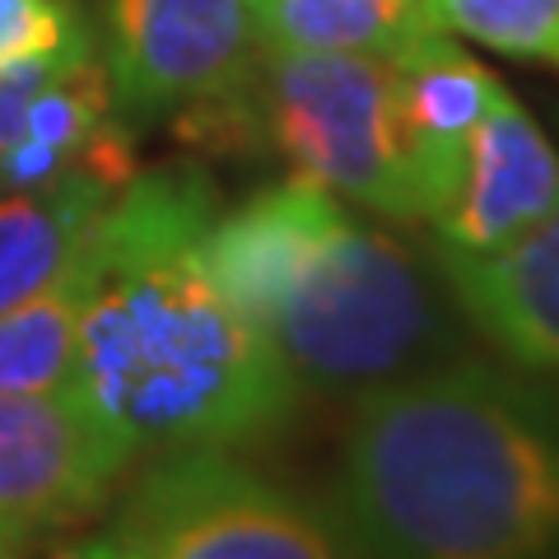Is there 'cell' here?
Masks as SVG:
<instances>
[{
  "instance_id": "cell-9",
  "label": "cell",
  "mask_w": 559,
  "mask_h": 559,
  "mask_svg": "<svg viewBox=\"0 0 559 559\" xmlns=\"http://www.w3.org/2000/svg\"><path fill=\"white\" fill-rule=\"evenodd\" d=\"M471 331L509 364L559 378V201L546 219L489 257L433 252Z\"/></svg>"
},
{
  "instance_id": "cell-14",
  "label": "cell",
  "mask_w": 559,
  "mask_h": 559,
  "mask_svg": "<svg viewBox=\"0 0 559 559\" xmlns=\"http://www.w3.org/2000/svg\"><path fill=\"white\" fill-rule=\"evenodd\" d=\"M429 5L448 33L495 47L503 57H559V0H429Z\"/></svg>"
},
{
  "instance_id": "cell-2",
  "label": "cell",
  "mask_w": 559,
  "mask_h": 559,
  "mask_svg": "<svg viewBox=\"0 0 559 559\" xmlns=\"http://www.w3.org/2000/svg\"><path fill=\"white\" fill-rule=\"evenodd\" d=\"M336 503L364 559H559V392L462 355L364 392Z\"/></svg>"
},
{
  "instance_id": "cell-1",
  "label": "cell",
  "mask_w": 559,
  "mask_h": 559,
  "mask_svg": "<svg viewBox=\"0 0 559 559\" xmlns=\"http://www.w3.org/2000/svg\"><path fill=\"white\" fill-rule=\"evenodd\" d=\"M215 215L210 173L168 164L135 173L90 238L94 289L61 392L131 462L266 443L299 415L304 388L205 271Z\"/></svg>"
},
{
  "instance_id": "cell-5",
  "label": "cell",
  "mask_w": 559,
  "mask_h": 559,
  "mask_svg": "<svg viewBox=\"0 0 559 559\" xmlns=\"http://www.w3.org/2000/svg\"><path fill=\"white\" fill-rule=\"evenodd\" d=\"M57 559H364L345 522L229 448L154 452L103 527Z\"/></svg>"
},
{
  "instance_id": "cell-12",
  "label": "cell",
  "mask_w": 559,
  "mask_h": 559,
  "mask_svg": "<svg viewBox=\"0 0 559 559\" xmlns=\"http://www.w3.org/2000/svg\"><path fill=\"white\" fill-rule=\"evenodd\" d=\"M261 51H345L396 61L448 33L429 0H248Z\"/></svg>"
},
{
  "instance_id": "cell-4",
  "label": "cell",
  "mask_w": 559,
  "mask_h": 559,
  "mask_svg": "<svg viewBox=\"0 0 559 559\" xmlns=\"http://www.w3.org/2000/svg\"><path fill=\"white\" fill-rule=\"evenodd\" d=\"M205 150L275 154L294 178L392 224H419L406 127L396 103V61L345 51H261L234 94L178 117Z\"/></svg>"
},
{
  "instance_id": "cell-15",
  "label": "cell",
  "mask_w": 559,
  "mask_h": 559,
  "mask_svg": "<svg viewBox=\"0 0 559 559\" xmlns=\"http://www.w3.org/2000/svg\"><path fill=\"white\" fill-rule=\"evenodd\" d=\"M90 33L94 14L84 0H0V66L51 57Z\"/></svg>"
},
{
  "instance_id": "cell-13",
  "label": "cell",
  "mask_w": 559,
  "mask_h": 559,
  "mask_svg": "<svg viewBox=\"0 0 559 559\" xmlns=\"http://www.w3.org/2000/svg\"><path fill=\"white\" fill-rule=\"evenodd\" d=\"M90 289H94V257L84 248V257L51 289L0 312V392L66 388Z\"/></svg>"
},
{
  "instance_id": "cell-16",
  "label": "cell",
  "mask_w": 559,
  "mask_h": 559,
  "mask_svg": "<svg viewBox=\"0 0 559 559\" xmlns=\"http://www.w3.org/2000/svg\"><path fill=\"white\" fill-rule=\"evenodd\" d=\"M90 51H98L94 33H90V38H80V43H70L66 51H51V57H33V61L0 66V154L10 150L14 135H20L33 94H38L43 84L57 75V70H66L70 61H80V57H90Z\"/></svg>"
},
{
  "instance_id": "cell-18",
  "label": "cell",
  "mask_w": 559,
  "mask_h": 559,
  "mask_svg": "<svg viewBox=\"0 0 559 559\" xmlns=\"http://www.w3.org/2000/svg\"><path fill=\"white\" fill-rule=\"evenodd\" d=\"M555 66H559V57H555Z\"/></svg>"
},
{
  "instance_id": "cell-3",
  "label": "cell",
  "mask_w": 559,
  "mask_h": 559,
  "mask_svg": "<svg viewBox=\"0 0 559 559\" xmlns=\"http://www.w3.org/2000/svg\"><path fill=\"white\" fill-rule=\"evenodd\" d=\"M201 257L304 392L355 401L457 359L466 318L443 275L308 178L219 210Z\"/></svg>"
},
{
  "instance_id": "cell-10",
  "label": "cell",
  "mask_w": 559,
  "mask_h": 559,
  "mask_svg": "<svg viewBox=\"0 0 559 559\" xmlns=\"http://www.w3.org/2000/svg\"><path fill=\"white\" fill-rule=\"evenodd\" d=\"M499 94L503 84L466 47L452 43V33H429L406 57H396V103L419 201H425V224H433V215L448 205L462 178L471 131Z\"/></svg>"
},
{
  "instance_id": "cell-7",
  "label": "cell",
  "mask_w": 559,
  "mask_h": 559,
  "mask_svg": "<svg viewBox=\"0 0 559 559\" xmlns=\"http://www.w3.org/2000/svg\"><path fill=\"white\" fill-rule=\"evenodd\" d=\"M131 466L66 392H0V522L43 532L94 513Z\"/></svg>"
},
{
  "instance_id": "cell-17",
  "label": "cell",
  "mask_w": 559,
  "mask_h": 559,
  "mask_svg": "<svg viewBox=\"0 0 559 559\" xmlns=\"http://www.w3.org/2000/svg\"><path fill=\"white\" fill-rule=\"evenodd\" d=\"M28 527H14V522H0V559H28Z\"/></svg>"
},
{
  "instance_id": "cell-11",
  "label": "cell",
  "mask_w": 559,
  "mask_h": 559,
  "mask_svg": "<svg viewBox=\"0 0 559 559\" xmlns=\"http://www.w3.org/2000/svg\"><path fill=\"white\" fill-rule=\"evenodd\" d=\"M127 182L98 168L0 191V312L51 289L90 248L103 210Z\"/></svg>"
},
{
  "instance_id": "cell-6",
  "label": "cell",
  "mask_w": 559,
  "mask_h": 559,
  "mask_svg": "<svg viewBox=\"0 0 559 559\" xmlns=\"http://www.w3.org/2000/svg\"><path fill=\"white\" fill-rule=\"evenodd\" d=\"M94 38L131 127L234 94L261 57L248 0H98Z\"/></svg>"
},
{
  "instance_id": "cell-8",
  "label": "cell",
  "mask_w": 559,
  "mask_h": 559,
  "mask_svg": "<svg viewBox=\"0 0 559 559\" xmlns=\"http://www.w3.org/2000/svg\"><path fill=\"white\" fill-rule=\"evenodd\" d=\"M559 201V154L503 90L471 131L462 178L433 215V252L489 257L536 229Z\"/></svg>"
}]
</instances>
